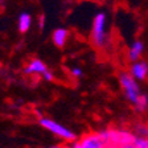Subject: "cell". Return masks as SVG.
<instances>
[{"mask_svg": "<svg viewBox=\"0 0 148 148\" xmlns=\"http://www.w3.org/2000/svg\"><path fill=\"white\" fill-rule=\"evenodd\" d=\"M68 40H69V31L66 28L58 27L52 32V42L58 49H64L65 46H66Z\"/></svg>", "mask_w": 148, "mask_h": 148, "instance_id": "52a82bcc", "label": "cell"}, {"mask_svg": "<svg viewBox=\"0 0 148 148\" xmlns=\"http://www.w3.org/2000/svg\"><path fill=\"white\" fill-rule=\"evenodd\" d=\"M45 24H46V18L44 15H41L40 17H38V29L44 31V29H45Z\"/></svg>", "mask_w": 148, "mask_h": 148, "instance_id": "4fadbf2b", "label": "cell"}, {"mask_svg": "<svg viewBox=\"0 0 148 148\" xmlns=\"http://www.w3.org/2000/svg\"><path fill=\"white\" fill-rule=\"evenodd\" d=\"M45 148H66V144H52V145H48Z\"/></svg>", "mask_w": 148, "mask_h": 148, "instance_id": "5bb4252c", "label": "cell"}, {"mask_svg": "<svg viewBox=\"0 0 148 148\" xmlns=\"http://www.w3.org/2000/svg\"><path fill=\"white\" fill-rule=\"evenodd\" d=\"M38 124H40L44 130H46L48 132L54 135L56 138L61 139V140H64V142H66V143H73L77 140V135H75L71 130H69L66 126H64L62 123L52 119V118L40 116L38 118Z\"/></svg>", "mask_w": 148, "mask_h": 148, "instance_id": "3957f363", "label": "cell"}, {"mask_svg": "<svg viewBox=\"0 0 148 148\" xmlns=\"http://www.w3.org/2000/svg\"><path fill=\"white\" fill-rule=\"evenodd\" d=\"M128 73L135 78L136 81H145L148 78V62L144 60H140L138 62H134L130 66Z\"/></svg>", "mask_w": 148, "mask_h": 148, "instance_id": "8992f818", "label": "cell"}, {"mask_svg": "<svg viewBox=\"0 0 148 148\" xmlns=\"http://www.w3.org/2000/svg\"><path fill=\"white\" fill-rule=\"evenodd\" d=\"M70 75L74 78V79H79V78L83 77V70L78 66H73L70 69Z\"/></svg>", "mask_w": 148, "mask_h": 148, "instance_id": "7c38bea8", "label": "cell"}, {"mask_svg": "<svg viewBox=\"0 0 148 148\" xmlns=\"http://www.w3.org/2000/svg\"><path fill=\"white\" fill-rule=\"evenodd\" d=\"M32 27V16L28 12H21L17 17V29L20 33H28Z\"/></svg>", "mask_w": 148, "mask_h": 148, "instance_id": "9c48e42d", "label": "cell"}, {"mask_svg": "<svg viewBox=\"0 0 148 148\" xmlns=\"http://www.w3.org/2000/svg\"><path fill=\"white\" fill-rule=\"evenodd\" d=\"M70 145L71 148H118L110 143L106 130L85 134L78 140L70 143Z\"/></svg>", "mask_w": 148, "mask_h": 148, "instance_id": "7a4b0ae2", "label": "cell"}, {"mask_svg": "<svg viewBox=\"0 0 148 148\" xmlns=\"http://www.w3.org/2000/svg\"><path fill=\"white\" fill-rule=\"evenodd\" d=\"M143 52H144V44L140 40H135L128 48V52H127V56H128V60L131 62H138L142 60Z\"/></svg>", "mask_w": 148, "mask_h": 148, "instance_id": "ba28073f", "label": "cell"}, {"mask_svg": "<svg viewBox=\"0 0 148 148\" xmlns=\"http://www.w3.org/2000/svg\"><path fill=\"white\" fill-rule=\"evenodd\" d=\"M48 71H49V68L40 58H32L23 68V73L25 75H40V77H44Z\"/></svg>", "mask_w": 148, "mask_h": 148, "instance_id": "5b68a950", "label": "cell"}, {"mask_svg": "<svg viewBox=\"0 0 148 148\" xmlns=\"http://www.w3.org/2000/svg\"><path fill=\"white\" fill-rule=\"evenodd\" d=\"M90 41L97 49H105L110 42L107 31V16L105 12H99L94 16L90 31Z\"/></svg>", "mask_w": 148, "mask_h": 148, "instance_id": "6da1fadb", "label": "cell"}, {"mask_svg": "<svg viewBox=\"0 0 148 148\" xmlns=\"http://www.w3.org/2000/svg\"><path fill=\"white\" fill-rule=\"evenodd\" d=\"M134 110L138 114H144L148 110V95L145 92H142V95L138 98V101L134 103Z\"/></svg>", "mask_w": 148, "mask_h": 148, "instance_id": "8fae6325", "label": "cell"}, {"mask_svg": "<svg viewBox=\"0 0 148 148\" xmlns=\"http://www.w3.org/2000/svg\"><path fill=\"white\" fill-rule=\"evenodd\" d=\"M131 131L135 136L140 139H148V122H144V120H138L132 124L131 127Z\"/></svg>", "mask_w": 148, "mask_h": 148, "instance_id": "30bf717a", "label": "cell"}, {"mask_svg": "<svg viewBox=\"0 0 148 148\" xmlns=\"http://www.w3.org/2000/svg\"><path fill=\"white\" fill-rule=\"evenodd\" d=\"M118 79H119L120 87L123 90V94L126 97V99L134 105L138 98L142 95V89L139 86L138 81L128 73V71H120L119 75H118Z\"/></svg>", "mask_w": 148, "mask_h": 148, "instance_id": "277c9868", "label": "cell"}, {"mask_svg": "<svg viewBox=\"0 0 148 148\" xmlns=\"http://www.w3.org/2000/svg\"><path fill=\"white\" fill-rule=\"evenodd\" d=\"M4 3H5V0H0V5H4Z\"/></svg>", "mask_w": 148, "mask_h": 148, "instance_id": "9a60e30c", "label": "cell"}]
</instances>
